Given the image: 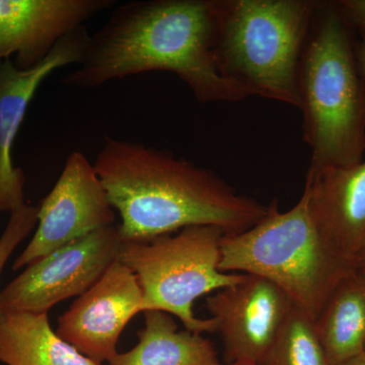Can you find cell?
Masks as SVG:
<instances>
[{
    "label": "cell",
    "instance_id": "21",
    "mask_svg": "<svg viewBox=\"0 0 365 365\" xmlns=\"http://www.w3.org/2000/svg\"><path fill=\"white\" fill-rule=\"evenodd\" d=\"M355 269H356L357 272H359L362 277L365 278V248L364 251L361 252V254H360L359 259H357Z\"/></svg>",
    "mask_w": 365,
    "mask_h": 365
},
{
    "label": "cell",
    "instance_id": "16",
    "mask_svg": "<svg viewBox=\"0 0 365 365\" xmlns=\"http://www.w3.org/2000/svg\"><path fill=\"white\" fill-rule=\"evenodd\" d=\"M314 323L331 365L364 353L365 278L356 269L340 281Z\"/></svg>",
    "mask_w": 365,
    "mask_h": 365
},
{
    "label": "cell",
    "instance_id": "2",
    "mask_svg": "<svg viewBox=\"0 0 365 365\" xmlns=\"http://www.w3.org/2000/svg\"><path fill=\"white\" fill-rule=\"evenodd\" d=\"M113 208L122 241L144 242L193 225L239 234L267 212L212 170L138 141L106 137L93 163Z\"/></svg>",
    "mask_w": 365,
    "mask_h": 365
},
{
    "label": "cell",
    "instance_id": "3",
    "mask_svg": "<svg viewBox=\"0 0 365 365\" xmlns=\"http://www.w3.org/2000/svg\"><path fill=\"white\" fill-rule=\"evenodd\" d=\"M354 30L335 1H319L299 76L307 174L357 165L365 155V78Z\"/></svg>",
    "mask_w": 365,
    "mask_h": 365
},
{
    "label": "cell",
    "instance_id": "5",
    "mask_svg": "<svg viewBox=\"0 0 365 365\" xmlns=\"http://www.w3.org/2000/svg\"><path fill=\"white\" fill-rule=\"evenodd\" d=\"M220 250V271L271 281L314 321L340 281L355 270L322 232L304 192L285 212L273 200L253 227L223 235Z\"/></svg>",
    "mask_w": 365,
    "mask_h": 365
},
{
    "label": "cell",
    "instance_id": "14",
    "mask_svg": "<svg viewBox=\"0 0 365 365\" xmlns=\"http://www.w3.org/2000/svg\"><path fill=\"white\" fill-rule=\"evenodd\" d=\"M138 344L117 353L108 365H225L220 364L215 344L202 334L179 331L170 314L145 311Z\"/></svg>",
    "mask_w": 365,
    "mask_h": 365
},
{
    "label": "cell",
    "instance_id": "23",
    "mask_svg": "<svg viewBox=\"0 0 365 365\" xmlns=\"http://www.w3.org/2000/svg\"><path fill=\"white\" fill-rule=\"evenodd\" d=\"M227 365V364H225ZM227 365H255V364H227Z\"/></svg>",
    "mask_w": 365,
    "mask_h": 365
},
{
    "label": "cell",
    "instance_id": "22",
    "mask_svg": "<svg viewBox=\"0 0 365 365\" xmlns=\"http://www.w3.org/2000/svg\"><path fill=\"white\" fill-rule=\"evenodd\" d=\"M341 365H365V352Z\"/></svg>",
    "mask_w": 365,
    "mask_h": 365
},
{
    "label": "cell",
    "instance_id": "19",
    "mask_svg": "<svg viewBox=\"0 0 365 365\" xmlns=\"http://www.w3.org/2000/svg\"><path fill=\"white\" fill-rule=\"evenodd\" d=\"M335 2L346 21L353 28L365 33V0H340Z\"/></svg>",
    "mask_w": 365,
    "mask_h": 365
},
{
    "label": "cell",
    "instance_id": "20",
    "mask_svg": "<svg viewBox=\"0 0 365 365\" xmlns=\"http://www.w3.org/2000/svg\"><path fill=\"white\" fill-rule=\"evenodd\" d=\"M361 33L359 41H356V55L359 60L360 71L365 78V33Z\"/></svg>",
    "mask_w": 365,
    "mask_h": 365
},
{
    "label": "cell",
    "instance_id": "15",
    "mask_svg": "<svg viewBox=\"0 0 365 365\" xmlns=\"http://www.w3.org/2000/svg\"><path fill=\"white\" fill-rule=\"evenodd\" d=\"M0 362L6 365H102L53 331L47 314H0Z\"/></svg>",
    "mask_w": 365,
    "mask_h": 365
},
{
    "label": "cell",
    "instance_id": "4",
    "mask_svg": "<svg viewBox=\"0 0 365 365\" xmlns=\"http://www.w3.org/2000/svg\"><path fill=\"white\" fill-rule=\"evenodd\" d=\"M319 1L212 0L220 74L249 93L299 108L300 60Z\"/></svg>",
    "mask_w": 365,
    "mask_h": 365
},
{
    "label": "cell",
    "instance_id": "24",
    "mask_svg": "<svg viewBox=\"0 0 365 365\" xmlns=\"http://www.w3.org/2000/svg\"><path fill=\"white\" fill-rule=\"evenodd\" d=\"M364 352H365V350H364Z\"/></svg>",
    "mask_w": 365,
    "mask_h": 365
},
{
    "label": "cell",
    "instance_id": "7",
    "mask_svg": "<svg viewBox=\"0 0 365 365\" xmlns=\"http://www.w3.org/2000/svg\"><path fill=\"white\" fill-rule=\"evenodd\" d=\"M118 225L102 228L31 264L0 292V314H47L85 294L118 259Z\"/></svg>",
    "mask_w": 365,
    "mask_h": 365
},
{
    "label": "cell",
    "instance_id": "18",
    "mask_svg": "<svg viewBox=\"0 0 365 365\" xmlns=\"http://www.w3.org/2000/svg\"><path fill=\"white\" fill-rule=\"evenodd\" d=\"M38 206L25 204L11 212L4 234L0 237V274L16 247L31 234L38 222Z\"/></svg>",
    "mask_w": 365,
    "mask_h": 365
},
{
    "label": "cell",
    "instance_id": "8",
    "mask_svg": "<svg viewBox=\"0 0 365 365\" xmlns=\"http://www.w3.org/2000/svg\"><path fill=\"white\" fill-rule=\"evenodd\" d=\"M114 210L93 163L81 151H72L56 184L38 206L37 230L14 261V270L116 225Z\"/></svg>",
    "mask_w": 365,
    "mask_h": 365
},
{
    "label": "cell",
    "instance_id": "11",
    "mask_svg": "<svg viewBox=\"0 0 365 365\" xmlns=\"http://www.w3.org/2000/svg\"><path fill=\"white\" fill-rule=\"evenodd\" d=\"M91 35L86 26L64 38L39 66L26 71L11 59L0 61V213L25 205L26 178L14 167L13 148L29 106L48 76L61 67L81 61Z\"/></svg>",
    "mask_w": 365,
    "mask_h": 365
},
{
    "label": "cell",
    "instance_id": "10",
    "mask_svg": "<svg viewBox=\"0 0 365 365\" xmlns=\"http://www.w3.org/2000/svg\"><path fill=\"white\" fill-rule=\"evenodd\" d=\"M143 299L135 274L117 259L60 317L56 334L93 361L108 362L125 327L143 313Z\"/></svg>",
    "mask_w": 365,
    "mask_h": 365
},
{
    "label": "cell",
    "instance_id": "6",
    "mask_svg": "<svg viewBox=\"0 0 365 365\" xmlns=\"http://www.w3.org/2000/svg\"><path fill=\"white\" fill-rule=\"evenodd\" d=\"M225 235L213 225H193L150 241H122L118 260L135 274L143 292V313L165 312L190 332H216L215 319L197 318L193 304L246 275L220 270Z\"/></svg>",
    "mask_w": 365,
    "mask_h": 365
},
{
    "label": "cell",
    "instance_id": "13",
    "mask_svg": "<svg viewBox=\"0 0 365 365\" xmlns=\"http://www.w3.org/2000/svg\"><path fill=\"white\" fill-rule=\"evenodd\" d=\"M304 192L327 239L356 266L365 248V160L307 174Z\"/></svg>",
    "mask_w": 365,
    "mask_h": 365
},
{
    "label": "cell",
    "instance_id": "17",
    "mask_svg": "<svg viewBox=\"0 0 365 365\" xmlns=\"http://www.w3.org/2000/svg\"><path fill=\"white\" fill-rule=\"evenodd\" d=\"M263 365H331L314 319L304 309L292 307Z\"/></svg>",
    "mask_w": 365,
    "mask_h": 365
},
{
    "label": "cell",
    "instance_id": "12",
    "mask_svg": "<svg viewBox=\"0 0 365 365\" xmlns=\"http://www.w3.org/2000/svg\"><path fill=\"white\" fill-rule=\"evenodd\" d=\"M115 0H0V61L21 71L44 61L59 42Z\"/></svg>",
    "mask_w": 365,
    "mask_h": 365
},
{
    "label": "cell",
    "instance_id": "9",
    "mask_svg": "<svg viewBox=\"0 0 365 365\" xmlns=\"http://www.w3.org/2000/svg\"><path fill=\"white\" fill-rule=\"evenodd\" d=\"M294 306L277 285L249 274L207 297L206 307L222 335L225 364L263 365Z\"/></svg>",
    "mask_w": 365,
    "mask_h": 365
},
{
    "label": "cell",
    "instance_id": "1",
    "mask_svg": "<svg viewBox=\"0 0 365 365\" xmlns=\"http://www.w3.org/2000/svg\"><path fill=\"white\" fill-rule=\"evenodd\" d=\"M151 71L172 72L203 104L250 97L218 69L212 0L120 4L91 35L81 61L62 83L88 90Z\"/></svg>",
    "mask_w": 365,
    "mask_h": 365
}]
</instances>
